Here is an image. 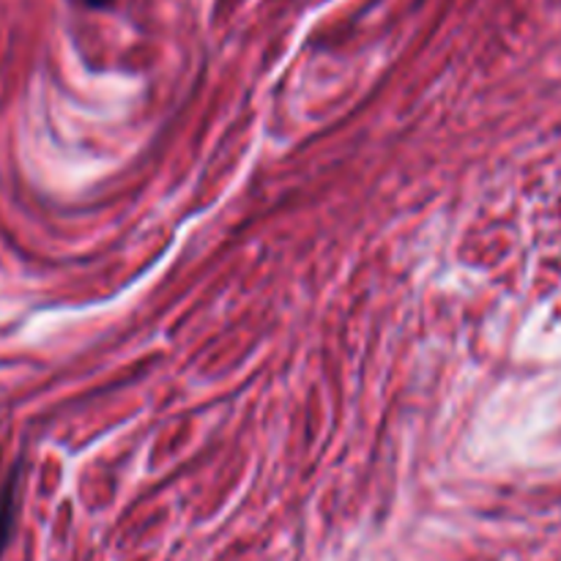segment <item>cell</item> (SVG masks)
I'll use <instances>...</instances> for the list:
<instances>
[{
  "label": "cell",
  "mask_w": 561,
  "mask_h": 561,
  "mask_svg": "<svg viewBox=\"0 0 561 561\" xmlns=\"http://www.w3.org/2000/svg\"><path fill=\"white\" fill-rule=\"evenodd\" d=\"M16 485H20V477L14 474L9 477V482L0 491V557H3L5 546L11 540V531H14V520H16Z\"/></svg>",
  "instance_id": "cell-1"
},
{
  "label": "cell",
  "mask_w": 561,
  "mask_h": 561,
  "mask_svg": "<svg viewBox=\"0 0 561 561\" xmlns=\"http://www.w3.org/2000/svg\"><path fill=\"white\" fill-rule=\"evenodd\" d=\"M88 5H96V9H102V5H110L113 3V0H85Z\"/></svg>",
  "instance_id": "cell-2"
}]
</instances>
